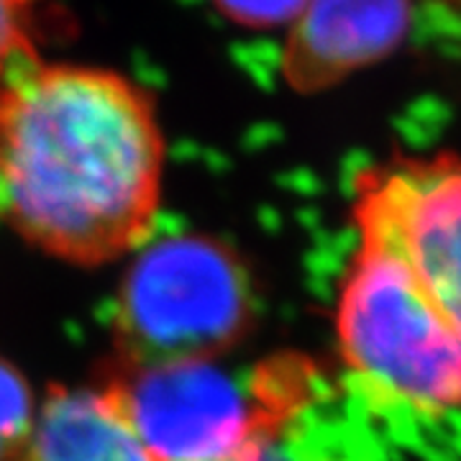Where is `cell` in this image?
<instances>
[{"instance_id":"cell-1","label":"cell","mask_w":461,"mask_h":461,"mask_svg":"<svg viewBox=\"0 0 461 461\" xmlns=\"http://www.w3.org/2000/svg\"><path fill=\"white\" fill-rule=\"evenodd\" d=\"M167 141L144 85L33 57L0 83V226L51 259L103 267L154 236Z\"/></svg>"},{"instance_id":"cell-2","label":"cell","mask_w":461,"mask_h":461,"mask_svg":"<svg viewBox=\"0 0 461 461\" xmlns=\"http://www.w3.org/2000/svg\"><path fill=\"white\" fill-rule=\"evenodd\" d=\"M336 341L346 369L377 405L418 415L461 411V339L395 249L364 230L339 285Z\"/></svg>"},{"instance_id":"cell-3","label":"cell","mask_w":461,"mask_h":461,"mask_svg":"<svg viewBox=\"0 0 461 461\" xmlns=\"http://www.w3.org/2000/svg\"><path fill=\"white\" fill-rule=\"evenodd\" d=\"M300 369L275 362L241 375L221 359L118 364L103 382L157 461H236L280 441L308 402Z\"/></svg>"},{"instance_id":"cell-4","label":"cell","mask_w":461,"mask_h":461,"mask_svg":"<svg viewBox=\"0 0 461 461\" xmlns=\"http://www.w3.org/2000/svg\"><path fill=\"white\" fill-rule=\"evenodd\" d=\"M257 297L247 264L205 233L151 236L129 257L113 308L123 366L221 359L251 329Z\"/></svg>"},{"instance_id":"cell-5","label":"cell","mask_w":461,"mask_h":461,"mask_svg":"<svg viewBox=\"0 0 461 461\" xmlns=\"http://www.w3.org/2000/svg\"><path fill=\"white\" fill-rule=\"evenodd\" d=\"M354 215L357 229L395 249L461 339V157H400L364 172Z\"/></svg>"},{"instance_id":"cell-6","label":"cell","mask_w":461,"mask_h":461,"mask_svg":"<svg viewBox=\"0 0 461 461\" xmlns=\"http://www.w3.org/2000/svg\"><path fill=\"white\" fill-rule=\"evenodd\" d=\"M412 0H308L287 26L282 80L311 95L395 54L408 39Z\"/></svg>"},{"instance_id":"cell-7","label":"cell","mask_w":461,"mask_h":461,"mask_svg":"<svg viewBox=\"0 0 461 461\" xmlns=\"http://www.w3.org/2000/svg\"><path fill=\"white\" fill-rule=\"evenodd\" d=\"M18 461H157L105 384L50 387Z\"/></svg>"},{"instance_id":"cell-8","label":"cell","mask_w":461,"mask_h":461,"mask_svg":"<svg viewBox=\"0 0 461 461\" xmlns=\"http://www.w3.org/2000/svg\"><path fill=\"white\" fill-rule=\"evenodd\" d=\"M39 397L16 364L0 357V461H18L32 433Z\"/></svg>"},{"instance_id":"cell-9","label":"cell","mask_w":461,"mask_h":461,"mask_svg":"<svg viewBox=\"0 0 461 461\" xmlns=\"http://www.w3.org/2000/svg\"><path fill=\"white\" fill-rule=\"evenodd\" d=\"M39 0H0V83L36 57L33 14Z\"/></svg>"},{"instance_id":"cell-10","label":"cell","mask_w":461,"mask_h":461,"mask_svg":"<svg viewBox=\"0 0 461 461\" xmlns=\"http://www.w3.org/2000/svg\"><path fill=\"white\" fill-rule=\"evenodd\" d=\"M305 3L308 0H213L221 16L251 32L290 26L305 8Z\"/></svg>"},{"instance_id":"cell-11","label":"cell","mask_w":461,"mask_h":461,"mask_svg":"<svg viewBox=\"0 0 461 461\" xmlns=\"http://www.w3.org/2000/svg\"><path fill=\"white\" fill-rule=\"evenodd\" d=\"M280 441H269V444L257 446L254 451H249V454H244V456H239L236 461H303L297 454L287 451V448H282Z\"/></svg>"},{"instance_id":"cell-12","label":"cell","mask_w":461,"mask_h":461,"mask_svg":"<svg viewBox=\"0 0 461 461\" xmlns=\"http://www.w3.org/2000/svg\"><path fill=\"white\" fill-rule=\"evenodd\" d=\"M444 5H448L451 11H456V14H461V0H441Z\"/></svg>"}]
</instances>
